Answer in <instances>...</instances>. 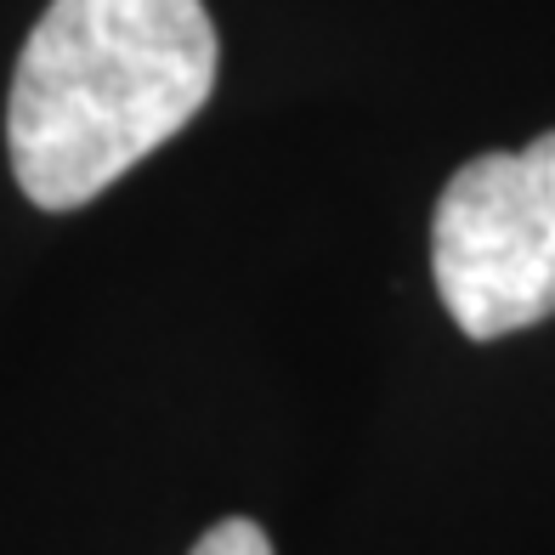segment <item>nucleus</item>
Listing matches in <instances>:
<instances>
[{"instance_id": "obj_1", "label": "nucleus", "mask_w": 555, "mask_h": 555, "mask_svg": "<svg viewBox=\"0 0 555 555\" xmlns=\"http://www.w3.org/2000/svg\"><path fill=\"white\" fill-rule=\"evenodd\" d=\"M205 0H52L12 74L7 147L40 210H80L216 91Z\"/></svg>"}, {"instance_id": "obj_2", "label": "nucleus", "mask_w": 555, "mask_h": 555, "mask_svg": "<svg viewBox=\"0 0 555 555\" xmlns=\"http://www.w3.org/2000/svg\"><path fill=\"white\" fill-rule=\"evenodd\" d=\"M431 272L470 340L555 318V131L453 170L431 216Z\"/></svg>"}, {"instance_id": "obj_3", "label": "nucleus", "mask_w": 555, "mask_h": 555, "mask_svg": "<svg viewBox=\"0 0 555 555\" xmlns=\"http://www.w3.org/2000/svg\"><path fill=\"white\" fill-rule=\"evenodd\" d=\"M193 555H272V539L261 533L256 521L233 516V521H216L210 533L193 544Z\"/></svg>"}]
</instances>
